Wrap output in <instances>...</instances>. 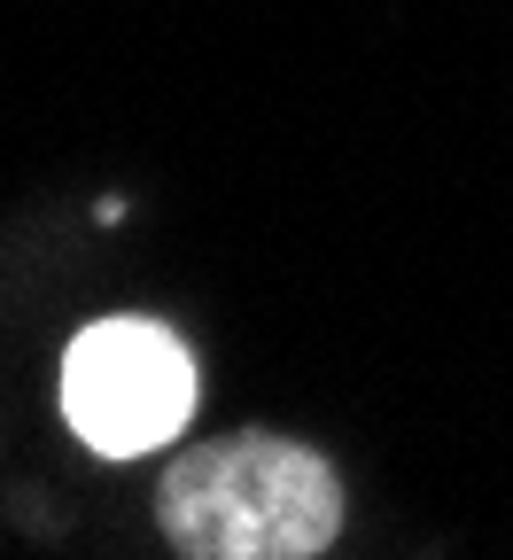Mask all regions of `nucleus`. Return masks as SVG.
Returning <instances> with one entry per match:
<instances>
[{
	"label": "nucleus",
	"mask_w": 513,
	"mask_h": 560,
	"mask_svg": "<svg viewBox=\"0 0 513 560\" xmlns=\"http://www.w3.org/2000/svg\"><path fill=\"white\" fill-rule=\"evenodd\" d=\"M195 359L156 319H94L62 350V420L102 459H140L187 429Z\"/></svg>",
	"instance_id": "obj_2"
},
{
	"label": "nucleus",
	"mask_w": 513,
	"mask_h": 560,
	"mask_svg": "<svg viewBox=\"0 0 513 560\" xmlns=\"http://www.w3.org/2000/svg\"><path fill=\"white\" fill-rule=\"evenodd\" d=\"M156 529L179 560H319L342 537V482L296 436H210L164 467Z\"/></svg>",
	"instance_id": "obj_1"
}]
</instances>
